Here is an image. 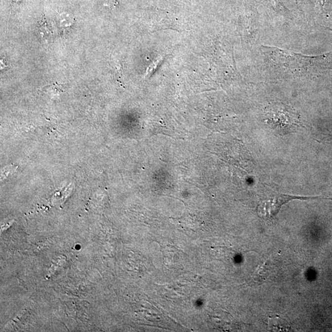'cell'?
Listing matches in <instances>:
<instances>
[{
  "mask_svg": "<svg viewBox=\"0 0 332 332\" xmlns=\"http://www.w3.org/2000/svg\"><path fill=\"white\" fill-rule=\"evenodd\" d=\"M105 6L113 8L118 4V0H101Z\"/></svg>",
  "mask_w": 332,
  "mask_h": 332,
  "instance_id": "3957f363",
  "label": "cell"
},
{
  "mask_svg": "<svg viewBox=\"0 0 332 332\" xmlns=\"http://www.w3.org/2000/svg\"><path fill=\"white\" fill-rule=\"evenodd\" d=\"M266 121L279 134H289L300 126L298 114L290 107L281 104L269 107Z\"/></svg>",
  "mask_w": 332,
  "mask_h": 332,
  "instance_id": "6da1fadb",
  "label": "cell"
},
{
  "mask_svg": "<svg viewBox=\"0 0 332 332\" xmlns=\"http://www.w3.org/2000/svg\"><path fill=\"white\" fill-rule=\"evenodd\" d=\"M269 1L271 2L272 5H273L277 10H279V11H280L282 7H283L282 6L281 0H269Z\"/></svg>",
  "mask_w": 332,
  "mask_h": 332,
  "instance_id": "277c9868",
  "label": "cell"
},
{
  "mask_svg": "<svg viewBox=\"0 0 332 332\" xmlns=\"http://www.w3.org/2000/svg\"><path fill=\"white\" fill-rule=\"evenodd\" d=\"M328 199L320 196H298L289 194L273 193L263 197L257 206V212L259 217L266 220L273 219L280 211L281 207L294 199L309 200V199Z\"/></svg>",
  "mask_w": 332,
  "mask_h": 332,
  "instance_id": "7a4b0ae2",
  "label": "cell"
}]
</instances>
